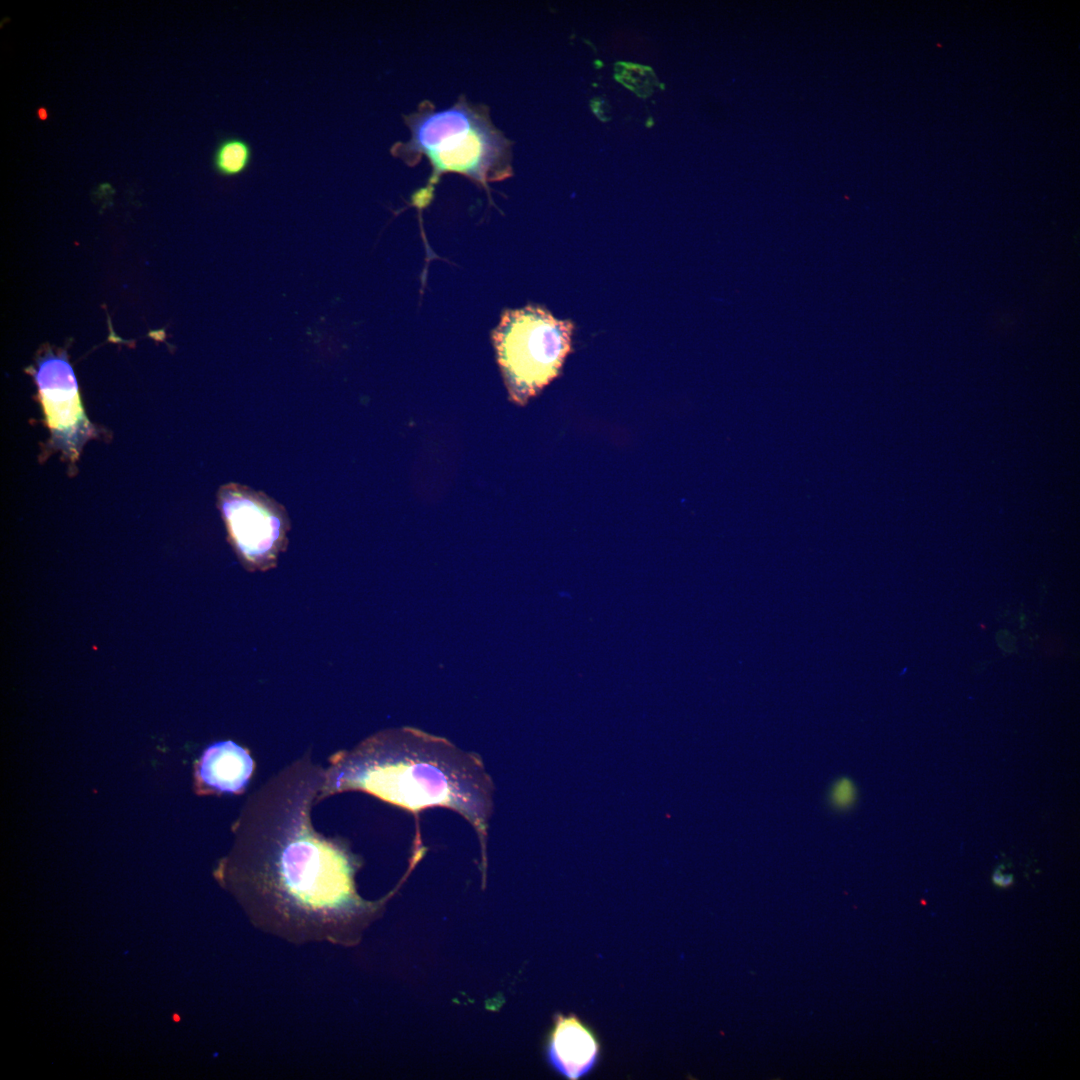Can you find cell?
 I'll use <instances>...</instances> for the list:
<instances>
[{
  "instance_id": "6da1fadb",
  "label": "cell",
  "mask_w": 1080,
  "mask_h": 1080,
  "mask_svg": "<svg viewBox=\"0 0 1080 1080\" xmlns=\"http://www.w3.org/2000/svg\"><path fill=\"white\" fill-rule=\"evenodd\" d=\"M324 777L305 753L249 795L215 877L262 932L293 944L350 945L390 895L363 899L354 879L360 861L349 844L314 829Z\"/></svg>"
},
{
  "instance_id": "7a4b0ae2",
  "label": "cell",
  "mask_w": 1080,
  "mask_h": 1080,
  "mask_svg": "<svg viewBox=\"0 0 1080 1080\" xmlns=\"http://www.w3.org/2000/svg\"><path fill=\"white\" fill-rule=\"evenodd\" d=\"M362 791L410 811L445 807L474 828L485 860L494 784L481 757L411 728L380 731L329 758L319 801Z\"/></svg>"
},
{
  "instance_id": "3957f363",
  "label": "cell",
  "mask_w": 1080,
  "mask_h": 1080,
  "mask_svg": "<svg viewBox=\"0 0 1080 1080\" xmlns=\"http://www.w3.org/2000/svg\"><path fill=\"white\" fill-rule=\"evenodd\" d=\"M403 119L410 137L392 144L391 155L407 166L422 158L431 165L426 186L411 197V205L419 210L431 202L445 173L464 175L487 191L489 183L512 175V142L493 124L486 105L472 103L464 95L444 109L424 100Z\"/></svg>"
},
{
  "instance_id": "277c9868",
  "label": "cell",
  "mask_w": 1080,
  "mask_h": 1080,
  "mask_svg": "<svg viewBox=\"0 0 1080 1080\" xmlns=\"http://www.w3.org/2000/svg\"><path fill=\"white\" fill-rule=\"evenodd\" d=\"M573 323L538 306L506 310L492 339L510 399L524 405L559 373Z\"/></svg>"
},
{
  "instance_id": "5b68a950",
  "label": "cell",
  "mask_w": 1080,
  "mask_h": 1080,
  "mask_svg": "<svg viewBox=\"0 0 1080 1080\" xmlns=\"http://www.w3.org/2000/svg\"><path fill=\"white\" fill-rule=\"evenodd\" d=\"M218 505L229 542L244 568H274L288 544L290 522L285 508L263 492L233 483L220 489Z\"/></svg>"
},
{
  "instance_id": "8992f818",
  "label": "cell",
  "mask_w": 1080,
  "mask_h": 1080,
  "mask_svg": "<svg viewBox=\"0 0 1080 1080\" xmlns=\"http://www.w3.org/2000/svg\"><path fill=\"white\" fill-rule=\"evenodd\" d=\"M33 376L52 444L74 462L94 432L80 401L75 373L65 354L49 352L38 360Z\"/></svg>"
},
{
  "instance_id": "52a82bcc",
  "label": "cell",
  "mask_w": 1080,
  "mask_h": 1080,
  "mask_svg": "<svg viewBox=\"0 0 1080 1080\" xmlns=\"http://www.w3.org/2000/svg\"><path fill=\"white\" fill-rule=\"evenodd\" d=\"M600 1054L598 1037L581 1019L574 1014L555 1016L546 1056L556 1072L570 1080L585 1077L597 1066Z\"/></svg>"
},
{
  "instance_id": "ba28073f",
  "label": "cell",
  "mask_w": 1080,
  "mask_h": 1080,
  "mask_svg": "<svg viewBox=\"0 0 1080 1080\" xmlns=\"http://www.w3.org/2000/svg\"><path fill=\"white\" fill-rule=\"evenodd\" d=\"M254 760L249 751L227 740L208 746L196 767L198 782L217 793L240 794L254 772Z\"/></svg>"
},
{
  "instance_id": "9c48e42d",
  "label": "cell",
  "mask_w": 1080,
  "mask_h": 1080,
  "mask_svg": "<svg viewBox=\"0 0 1080 1080\" xmlns=\"http://www.w3.org/2000/svg\"><path fill=\"white\" fill-rule=\"evenodd\" d=\"M250 144L240 137H226L219 141L212 157V165L223 177H236L246 172L252 161Z\"/></svg>"
},
{
  "instance_id": "30bf717a",
  "label": "cell",
  "mask_w": 1080,
  "mask_h": 1080,
  "mask_svg": "<svg viewBox=\"0 0 1080 1080\" xmlns=\"http://www.w3.org/2000/svg\"><path fill=\"white\" fill-rule=\"evenodd\" d=\"M649 72L650 69L646 67L622 64V67L618 68L616 77L630 89L647 92Z\"/></svg>"
},
{
  "instance_id": "8fae6325",
  "label": "cell",
  "mask_w": 1080,
  "mask_h": 1080,
  "mask_svg": "<svg viewBox=\"0 0 1080 1080\" xmlns=\"http://www.w3.org/2000/svg\"><path fill=\"white\" fill-rule=\"evenodd\" d=\"M857 791L853 781L843 777L835 781L830 791V801L837 809H848L856 801Z\"/></svg>"
},
{
  "instance_id": "7c38bea8",
  "label": "cell",
  "mask_w": 1080,
  "mask_h": 1080,
  "mask_svg": "<svg viewBox=\"0 0 1080 1080\" xmlns=\"http://www.w3.org/2000/svg\"><path fill=\"white\" fill-rule=\"evenodd\" d=\"M1002 868L1003 866H1000L994 870L992 881L998 887L1007 888L1013 884L1014 878L1012 874H1004Z\"/></svg>"
},
{
  "instance_id": "4fadbf2b",
  "label": "cell",
  "mask_w": 1080,
  "mask_h": 1080,
  "mask_svg": "<svg viewBox=\"0 0 1080 1080\" xmlns=\"http://www.w3.org/2000/svg\"><path fill=\"white\" fill-rule=\"evenodd\" d=\"M38 116H39V118H40V119H42V120L46 119V118H47V111H46V109H44V108H40V109L38 110Z\"/></svg>"
}]
</instances>
